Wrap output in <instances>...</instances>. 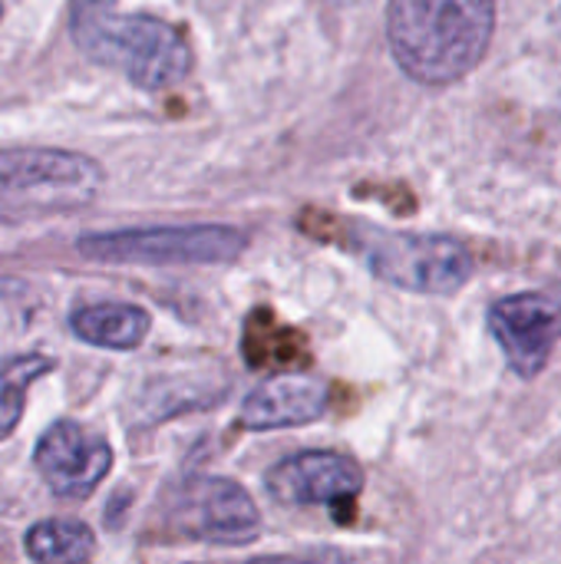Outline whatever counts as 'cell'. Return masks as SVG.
<instances>
[{
	"instance_id": "cell-1",
	"label": "cell",
	"mask_w": 561,
	"mask_h": 564,
	"mask_svg": "<svg viewBox=\"0 0 561 564\" xmlns=\"http://www.w3.org/2000/svg\"><path fill=\"white\" fill-rule=\"evenodd\" d=\"M496 33V0H390L387 43L397 66L423 86L470 76Z\"/></svg>"
},
{
	"instance_id": "cell-2",
	"label": "cell",
	"mask_w": 561,
	"mask_h": 564,
	"mask_svg": "<svg viewBox=\"0 0 561 564\" xmlns=\"http://www.w3.org/2000/svg\"><path fill=\"white\" fill-rule=\"evenodd\" d=\"M69 33L93 63L149 93L182 83L192 69V50L179 26L152 13H122L116 0H69Z\"/></svg>"
},
{
	"instance_id": "cell-3",
	"label": "cell",
	"mask_w": 561,
	"mask_h": 564,
	"mask_svg": "<svg viewBox=\"0 0 561 564\" xmlns=\"http://www.w3.org/2000/svg\"><path fill=\"white\" fill-rule=\"evenodd\" d=\"M106 172L96 159L66 149L0 152V221L63 215L103 192Z\"/></svg>"
},
{
	"instance_id": "cell-4",
	"label": "cell",
	"mask_w": 561,
	"mask_h": 564,
	"mask_svg": "<svg viewBox=\"0 0 561 564\" xmlns=\"http://www.w3.org/2000/svg\"><path fill=\"white\" fill-rule=\"evenodd\" d=\"M248 248L231 225H162L96 231L76 241V251L106 264H228Z\"/></svg>"
},
{
	"instance_id": "cell-5",
	"label": "cell",
	"mask_w": 561,
	"mask_h": 564,
	"mask_svg": "<svg viewBox=\"0 0 561 564\" xmlns=\"http://www.w3.org/2000/svg\"><path fill=\"white\" fill-rule=\"evenodd\" d=\"M162 525L175 539L248 545L261 532L255 499L231 479L195 476L179 482L162 502Z\"/></svg>"
},
{
	"instance_id": "cell-6",
	"label": "cell",
	"mask_w": 561,
	"mask_h": 564,
	"mask_svg": "<svg viewBox=\"0 0 561 564\" xmlns=\"http://www.w3.org/2000/svg\"><path fill=\"white\" fill-rule=\"evenodd\" d=\"M370 271L403 291L446 297L473 278V254L450 235H377L367 245Z\"/></svg>"
},
{
	"instance_id": "cell-7",
	"label": "cell",
	"mask_w": 561,
	"mask_h": 564,
	"mask_svg": "<svg viewBox=\"0 0 561 564\" xmlns=\"http://www.w3.org/2000/svg\"><path fill=\"white\" fill-rule=\"evenodd\" d=\"M489 334L496 337L506 364L516 377L536 380L561 340V294L555 291H522L493 301Z\"/></svg>"
},
{
	"instance_id": "cell-8",
	"label": "cell",
	"mask_w": 561,
	"mask_h": 564,
	"mask_svg": "<svg viewBox=\"0 0 561 564\" xmlns=\"http://www.w3.org/2000/svg\"><path fill=\"white\" fill-rule=\"evenodd\" d=\"M36 473L60 499H86L112 469V449L79 423H53L36 443Z\"/></svg>"
},
{
	"instance_id": "cell-9",
	"label": "cell",
	"mask_w": 561,
	"mask_h": 564,
	"mask_svg": "<svg viewBox=\"0 0 561 564\" xmlns=\"http://www.w3.org/2000/svg\"><path fill=\"white\" fill-rule=\"evenodd\" d=\"M364 489V469L331 449L298 453L268 473V492L281 506H331L344 509Z\"/></svg>"
},
{
	"instance_id": "cell-10",
	"label": "cell",
	"mask_w": 561,
	"mask_h": 564,
	"mask_svg": "<svg viewBox=\"0 0 561 564\" xmlns=\"http://www.w3.org/2000/svg\"><path fill=\"white\" fill-rule=\"evenodd\" d=\"M331 390L324 380L284 373L271 377L248 393L241 403V426L245 430H281V426H304L327 413Z\"/></svg>"
},
{
	"instance_id": "cell-11",
	"label": "cell",
	"mask_w": 561,
	"mask_h": 564,
	"mask_svg": "<svg viewBox=\"0 0 561 564\" xmlns=\"http://www.w3.org/2000/svg\"><path fill=\"white\" fill-rule=\"evenodd\" d=\"M69 327L93 347L136 350L149 334V314L136 304H86L73 311Z\"/></svg>"
},
{
	"instance_id": "cell-12",
	"label": "cell",
	"mask_w": 561,
	"mask_h": 564,
	"mask_svg": "<svg viewBox=\"0 0 561 564\" xmlns=\"http://www.w3.org/2000/svg\"><path fill=\"white\" fill-rule=\"evenodd\" d=\"M93 552V532L73 519H46L26 532V555L36 564H86Z\"/></svg>"
},
{
	"instance_id": "cell-13",
	"label": "cell",
	"mask_w": 561,
	"mask_h": 564,
	"mask_svg": "<svg viewBox=\"0 0 561 564\" xmlns=\"http://www.w3.org/2000/svg\"><path fill=\"white\" fill-rule=\"evenodd\" d=\"M53 367H56L53 357H43V354H20L10 360H0V440H7L17 430L30 383L50 373Z\"/></svg>"
},
{
	"instance_id": "cell-14",
	"label": "cell",
	"mask_w": 561,
	"mask_h": 564,
	"mask_svg": "<svg viewBox=\"0 0 561 564\" xmlns=\"http://www.w3.org/2000/svg\"><path fill=\"white\" fill-rule=\"evenodd\" d=\"M248 564H344L337 555H308V558H294V555H274V558H255Z\"/></svg>"
},
{
	"instance_id": "cell-15",
	"label": "cell",
	"mask_w": 561,
	"mask_h": 564,
	"mask_svg": "<svg viewBox=\"0 0 561 564\" xmlns=\"http://www.w3.org/2000/svg\"><path fill=\"white\" fill-rule=\"evenodd\" d=\"M0 20H3V0H0Z\"/></svg>"
}]
</instances>
